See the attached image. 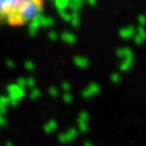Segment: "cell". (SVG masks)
I'll return each mask as SVG.
<instances>
[{"label": "cell", "instance_id": "obj_1", "mask_svg": "<svg viewBox=\"0 0 146 146\" xmlns=\"http://www.w3.org/2000/svg\"><path fill=\"white\" fill-rule=\"evenodd\" d=\"M45 0H0V25L18 28L42 15Z\"/></svg>", "mask_w": 146, "mask_h": 146}]
</instances>
